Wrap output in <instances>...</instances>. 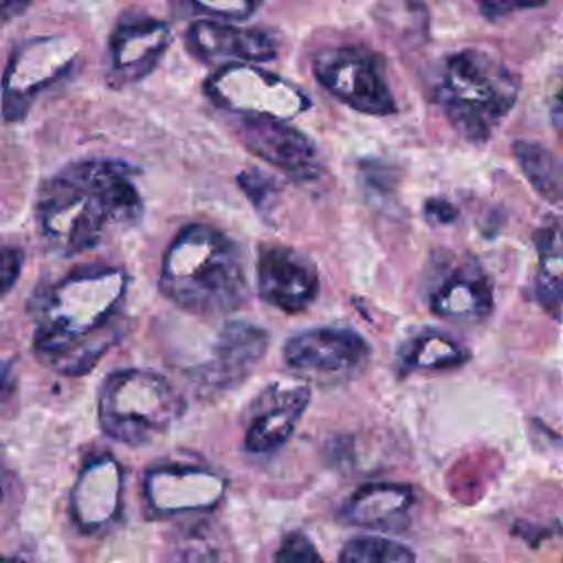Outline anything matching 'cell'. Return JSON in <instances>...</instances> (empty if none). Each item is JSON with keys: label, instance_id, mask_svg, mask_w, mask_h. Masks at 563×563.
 Wrapping results in <instances>:
<instances>
[{"label": "cell", "instance_id": "24", "mask_svg": "<svg viewBox=\"0 0 563 563\" xmlns=\"http://www.w3.org/2000/svg\"><path fill=\"white\" fill-rule=\"evenodd\" d=\"M238 185L244 191V196L253 202V207L257 209H268L273 205V200L279 194V185L277 180L262 172V169H244L238 174Z\"/></svg>", "mask_w": 563, "mask_h": 563}, {"label": "cell", "instance_id": "32", "mask_svg": "<svg viewBox=\"0 0 563 563\" xmlns=\"http://www.w3.org/2000/svg\"><path fill=\"white\" fill-rule=\"evenodd\" d=\"M9 391H11V365H9V361H4V365H2V400L9 398Z\"/></svg>", "mask_w": 563, "mask_h": 563}, {"label": "cell", "instance_id": "18", "mask_svg": "<svg viewBox=\"0 0 563 563\" xmlns=\"http://www.w3.org/2000/svg\"><path fill=\"white\" fill-rule=\"evenodd\" d=\"M413 501L416 495L409 484H363L339 508V521L376 532H402L411 521Z\"/></svg>", "mask_w": 563, "mask_h": 563}, {"label": "cell", "instance_id": "4", "mask_svg": "<svg viewBox=\"0 0 563 563\" xmlns=\"http://www.w3.org/2000/svg\"><path fill=\"white\" fill-rule=\"evenodd\" d=\"M519 77L495 55L464 48L442 59L431 84V99L468 143H486L510 114Z\"/></svg>", "mask_w": 563, "mask_h": 563}, {"label": "cell", "instance_id": "7", "mask_svg": "<svg viewBox=\"0 0 563 563\" xmlns=\"http://www.w3.org/2000/svg\"><path fill=\"white\" fill-rule=\"evenodd\" d=\"M317 81L341 103L372 117L396 112V99L385 77V66L365 46H334L321 51L312 62Z\"/></svg>", "mask_w": 563, "mask_h": 563}, {"label": "cell", "instance_id": "19", "mask_svg": "<svg viewBox=\"0 0 563 563\" xmlns=\"http://www.w3.org/2000/svg\"><path fill=\"white\" fill-rule=\"evenodd\" d=\"M185 46L200 62H271L277 57V44L268 33L238 29L218 20L194 22L185 31Z\"/></svg>", "mask_w": 563, "mask_h": 563}, {"label": "cell", "instance_id": "30", "mask_svg": "<svg viewBox=\"0 0 563 563\" xmlns=\"http://www.w3.org/2000/svg\"><path fill=\"white\" fill-rule=\"evenodd\" d=\"M33 0H0V11H2V20L9 22L18 15H22Z\"/></svg>", "mask_w": 563, "mask_h": 563}, {"label": "cell", "instance_id": "5", "mask_svg": "<svg viewBox=\"0 0 563 563\" xmlns=\"http://www.w3.org/2000/svg\"><path fill=\"white\" fill-rule=\"evenodd\" d=\"M183 394L158 372L117 369L99 387L101 431L121 444L141 446L167 433L185 413Z\"/></svg>", "mask_w": 563, "mask_h": 563}, {"label": "cell", "instance_id": "20", "mask_svg": "<svg viewBox=\"0 0 563 563\" xmlns=\"http://www.w3.org/2000/svg\"><path fill=\"white\" fill-rule=\"evenodd\" d=\"M468 361V352L438 330H422L398 347L396 365L402 376L411 372H429V369H449L460 367Z\"/></svg>", "mask_w": 563, "mask_h": 563}, {"label": "cell", "instance_id": "12", "mask_svg": "<svg viewBox=\"0 0 563 563\" xmlns=\"http://www.w3.org/2000/svg\"><path fill=\"white\" fill-rule=\"evenodd\" d=\"M268 343L271 336L264 328L242 319L227 321L211 345L209 358L191 374L196 389L213 398L240 387L264 358Z\"/></svg>", "mask_w": 563, "mask_h": 563}, {"label": "cell", "instance_id": "15", "mask_svg": "<svg viewBox=\"0 0 563 563\" xmlns=\"http://www.w3.org/2000/svg\"><path fill=\"white\" fill-rule=\"evenodd\" d=\"M123 468L112 455L86 460L70 488V519L84 534H101L121 517Z\"/></svg>", "mask_w": 563, "mask_h": 563}, {"label": "cell", "instance_id": "1", "mask_svg": "<svg viewBox=\"0 0 563 563\" xmlns=\"http://www.w3.org/2000/svg\"><path fill=\"white\" fill-rule=\"evenodd\" d=\"M128 273L92 264L75 268L33 295V350L64 376L88 374L123 336Z\"/></svg>", "mask_w": 563, "mask_h": 563}, {"label": "cell", "instance_id": "3", "mask_svg": "<svg viewBox=\"0 0 563 563\" xmlns=\"http://www.w3.org/2000/svg\"><path fill=\"white\" fill-rule=\"evenodd\" d=\"M158 290L196 317L238 312L251 295L242 246L211 224H187L167 246Z\"/></svg>", "mask_w": 563, "mask_h": 563}, {"label": "cell", "instance_id": "25", "mask_svg": "<svg viewBox=\"0 0 563 563\" xmlns=\"http://www.w3.org/2000/svg\"><path fill=\"white\" fill-rule=\"evenodd\" d=\"M189 4L200 13H209L211 18L246 20L257 11L262 0H189Z\"/></svg>", "mask_w": 563, "mask_h": 563}, {"label": "cell", "instance_id": "9", "mask_svg": "<svg viewBox=\"0 0 563 563\" xmlns=\"http://www.w3.org/2000/svg\"><path fill=\"white\" fill-rule=\"evenodd\" d=\"M369 343L350 328L319 325L292 334L284 343V363L321 385L356 378L369 363Z\"/></svg>", "mask_w": 563, "mask_h": 563}, {"label": "cell", "instance_id": "29", "mask_svg": "<svg viewBox=\"0 0 563 563\" xmlns=\"http://www.w3.org/2000/svg\"><path fill=\"white\" fill-rule=\"evenodd\" d=\"M422 211L431 224H451L457 220V207L444 198H429Z\"/></svg>", "mask_w": 563, "mask_h": 563}, {"label": "cell", "instance_id": "11", "mask_svg": "<svg viewBox=\"0 0 563 563\" xmlns=\"http://www.w3.org/2000/svg\"><path fill=\"white\" fill-rule=\"evenodd\" d=\"M227 477L198 464H163L145 473L143 497L158 519L213 510L227 493Z\"/></svg>", "mask_w": 563, "mask_h": 563}, {"label": "cell", "instance_id": "27", "mask_svg": "<svg viewBox=\"0 0 563 563\" xmlns=\"http://www.w3.org/2000/svg\"><path fill=\"white\" fill-rule=\"evenodd\" d=\"M0 277H2V297H7L11 292V288L15 286L22 266H24V251L20 246H2V255H0Z\"/></svg>", "mask_w": 563, "mask_h": 563}, {"label": "cell", "instance_id": "21", "mask_svg": "<svg viewBox=\"0 0 563 563\" xmlns=\"http://www.w3.org/2000/svg\"><path fill=\"white\" fill-rule=\"evenodd\" d=\"M539 271L534 282L537 301L554 319L563 321V222L545 227L537 238Z\"/></svg>", "mask_w": 563, "mask_h": 563}, {"label": "cell", "instance_id": "10", "mask_svg": "<svg viewBox=\"0 0 563 563\" xmlns=\"http://www.w3.org/2000/svg\"><path fill=\"white\" fill-rule=\"evenodd\" d=\"M424 295L433 314L455 323H479L493 312V284L473 255L442 253Z\"/></svg>", "mask_w": 563, "mask_h": 563}, {"label": "cell", "instance_id": "14", "mask_svg": "<svg viewBox=\"0 0 563 563\" xmlns=\"http://www.w3.org/2000/svg\"><path fill=\"white\" fill-rule=\"evenodd\" d=\"M262 301L286 312L308 310L321 290L317 264L301 251L284 244H264L255 264Z\"/></svg>", "mask_w": 563, "mask_h": 563}, {"label": "cell", "instance_id": "23", "mask_svg": "<svg viewBox=\"0 0 563 563\" xmlns=\"http://www.w3.org/2000/svg\"><path fill=\"white\" fill-rule=\"evenodd\" d=\"M413 559L416 554L407 545L374 534L354 537L339 552V561L345 563H407Z\"/></svg>", "mask_w": 563, "mask_h": 563}, {"label": "cell", "instance_id": "13", "mask_svg": "<svg viewBox=\"0 0 563 563\" xmlns=\"http://www.w3.org/2000/svg\"><path fill=\"white\" fill-rule=\"evenodd\" d=\"M235 136L251 154L290 178L314 180L323 174V161L312 139L284 119L238 117Z\"/></svg>", "mask_w": 563, "mask_h": 563}, {"label": "cell", "instance_id": "22", "mask_svg": "<svg viewBox=\"0 0 563 563\" xmlns=\"http://www.w3.org/2000/svg\"><path fill=\"white\" fill-rule=\"evenodd\" d=\"M512 154L532 189L548 202L563 198V165L541 143L519 139L512 143Z\"/></svg>", "mask_w": 563, "mask_h": 563}, {"label": "cell", "instance_id": "26", "mask_svg": "<svg viewBox=\"0 0 563 563\" xmlns=\"http://www.w3.org/2000/svg\"><path fill=\"white\" fill-rule=\"evenodd\" d=\"M275 561L282 563H301V561H321V554L317 552L314 543L299 530H292L284 534L275 556Z\"/></svg>", "mask_w": 563, "mask_h": 563}, {"label": "cell", "instance_id": "2", "mask_svg": "<svg viewBox=\"0 0 563 563\" xmlns=\"http://www.w3.org/2000/svg\"><path fill=\"white\" fill-rule=\"evenodd\" d=\"M123 161L81 158L46 178L35 198V218L46 249L73 257L95 249L108 227H132L143 200Z\"/></svg>", "mask_w": 563, "mask_h": 563}, {"label": "cell", "instance_id": "31", "mask_svg": "<svg viewBox=\"0 0 563 563\" xmlns=\"http://www.w3.org/2000/svg\"><path fill=\"white\" fill-rule=\"evenodd\" d=\"M552 125L563 143V90L554 97V103H552Z\"/></svg>", "mask_w": 563, "mask_h": 563}, {"label": "cell", "instance_id": "16", "mask_svg": "<svg viewBox=\"0 0 563 563\" xmlns=\"http://www.w3.org/2000/svg\"><path fill=\"white\" fill-rule=\"evenodd\" d=\"M172 33L163 20L150 15L123 18L110 35L108 84L123 88L145 79L169 46Z\"/></svg>", "mask_w": 563, "mask_h": 563}, {"label": "cell", "instance_id": "8", "mask_svg": "<svg viewBox=\"0 0 563 563\" xmlns=\"http://www.w3.org/2000/svg\"><path fill=\"white\" fill-rule=\"evenodd\" d=\"M79 44L64 35L33 37L15 46L2 81V117L20 123L37 95L64 77L75 64Z\"/></svg>", "mask_w": 563, "mask_h": 563}, {"label": "cell", "instance_id": "28", "mask_svg": "<svg viewBox=\"0 0 563 563\" xmlns=\"http://www.w3.org/2000/svg\"><path fill=\"white\" fill-rule=\"evenodd\" d=\"M545 2L548 0H477L482 15L488 18V20H501V18L515 13V11L534 9V7H541Z\"/></svg>", "mask_w": 563, "mask_h": 563}, {"label": "cell", "instance_id": "17", "mask_svg": "<svg viewBox=\"0 0 563 563\" xmlns=\"http://www.w3.org/2000/svg\"><path fill=\"white\" fill-rule=\"evenodd\" d=\"M310 402L306 383H273L251 405L244 431V449L253 455H271L295 433Z\"/></svg>", "mask_w": 563, "mask_h": 563}, {"label": "cell", "instance_id": "6", "mask_svg": "<svg viewBox=\"0 0 563 563\" xmlns=\"http://www.w3.org/2000/svg\"><path fill=\"white\" fill-rule=\"evenodd\" d=\"M205 92L218 108L235 117H273L290 121L310 108V97L284 77L253 66L231 62L211 73Z\"/></svg>", "mask_w": 563, "mask_h": 563}]
</instances>
